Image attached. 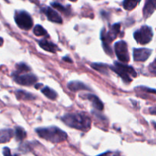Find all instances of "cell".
I'll use <instances>...</instances> for the list:
<instances>
[{
    "label": "cell",
    "instance_id": "obj_9",
    "mask_svg": "<svg viewBox=\"0 0 156 156\" xmlns=\"http://www.w3.org/2000/svg\"><path fill=\"white\" fill-rule=\"evenodd\" d=\"M152 50L147 48H134L133 59L136 62H145L152 54Z\"/></svg>",
    "mask_w": 156,
    "mask_h": 156
},
{
    "label": "cell",
    "instance_id": "obj_26",
    "mask_svg": "<svg viewBox=\"0 0 156 156\" xmlns=\"http://www.w3.org/2000/svg\"><path fill=\"white\" fill-rule=\"evenodd\" d=\"M62 59H63L64 61H66V62H73V60H72V59H70V58L67 57V56L63 57L62 58Z\"/></svg>",
    "mask_w": 156,
    "mask_h": 156
},
{
    "label": "cell",
    "instance_id": "obj_19",
    "mask_svg": "<svg viewBox=\"0 0 156 156\" xmlns=\"http://www.w3.org/2000/svg\"><path fill=\"white\" fill-rule=\"evenodd\" d=\"M141 0H123V6L126 10L131 11L133 10Z\"/></svg>",
    "mask_w": 156,
    "mask_h": 156
},
{
    "label": "cell",
    "instance_id": "obj_27",
    "mask_svg": "<svg viewBox=\"0 0 156 156\" xmlns=\"http://www.w3.org/2000/svg\"><path fill=\"white\" fill-rule=\"evenodd\" d=\"M2 44H3V39L2 37H0V47L2 46Z\"/></svg>",
    "mask_w": 156,
    "mask_h": 156
},
{
    "label": "cell",
    "instance_id": "obj_7",
    "mask_svg": "<svg viewBox=\"0 0 156 156\" xmlns=\"http://www.w3.org/2000/svg\"><path fill=\"white\" fill-rule=\"evenodd\" d=\"M114 51L120 62H129V51H128L127 44L124 41H120L114 44Z\"/></svg>",
    "mask_w": 156,
    "mask_h": 156
},
{
    "label": "cell",
    "instance_id": "obj_28",
    "mask_svg": "<svg viewBox=\"0 0 156 156\" xmlns=\"http://www.w3.org/2000/svg\"><path fill=\"white\" fill-rule=\"evenodd\" d=\"M69 1H71V2H76V1H77V0H69Z\"/></svg>",
    "mask_w": 156,
    "mask_h": 156
},
{
    "label": "cell",
    "instance_id": "obj_5",
    "mask_svg": "<svg viewBox=\"0 0 156 156\" xmlns=\"http://www.w3.org/2000/svg\"><path fill=\"white\" fill-rule=\"evenodd\" d=\"M133 37L138 44L145 45V44H149L152 41V37H153V31H152V27L145 25L134 32Z\"/></svg>",
    "mask_w": 156,
    "mask_h": 156
},
{
    "label": "cell",
    "instance_id": "obj_1",
    "mask_svg": "<svg viewBox=\"0 0 156 156\" xmlns=\"http://www.w3.org/2000/svg\"><path fill=\"white\" fill-rule=\"evenodd\" d=\"M62 120L69 127L85 132L91 128V119L84 114H66L62 117Z\"/></svg>",
    "mask_w": 156,
    "mask_h": 156
},
{
    "label": "cell",
    "instance_id": "obj_21",
    "mask_svg": "<svg viewBox=\"0 0 156 156\" xmlns=\"http://www.w3.org/2000/svg\"><path fill=\"white\" fill-rule=\"evenodd\" d=\"M16 67L17 71H15V73H27V72L30 71V68L27 65L26 63L24 62H21V63H18L15 66Z\"/></svg>",
    "mask_w": 156,
    "mask_h": 156
},
{
    "label": "cell",
    "instance_id": "obj_20",
    "mask_svg": "<svg viewBox=\"0 0 156 156\" xmlns=\"http://www.w3.org/2000/svg\"><path fill=\"white\" fill-rule=\"evenodd\" d=\"M15 135L16 137L17 141H22L27 136L26 131L21 126H15Z\"/></svg>",
    "mask_w": 156,
    "mask_h": 156
},
{
    "label": "cell",
    "instance_id": "obj_2",
    "mask_svg": "<svg viewBox=\"0 0 156 156\" xmlns=\"http://www.w3.org/2000/svg\"><path fill=\"white\" fill-rule=\"evenodd\" d=\"M36 133L41 138L53 143H62L67 139L66 133L55 126L37 128Z\"/></svg>",
    "mask_w": 156,
    "mask_h": 156
},
{
    "label": "cell",
    "instance_id": "obj_6",
    "mask_svg": "<svg viewBox=\"0 0 156 156\" xmlns=\"http://www.w3.org/2000/svg\"><path fill=\"white\" fill-rule=\"evenodd\" d=\"M15 21L17 25L23 30H30L33 27V20L30 15L25 11L15 12Z\"/></svg>",
    "mask_w": 156,
    "mask_h": 156
},
{
    "label": "cell",
    "instance_id": "obj_11",
    "mask_svg": "<svg viewBox=\"0 0 156 156\" xmlns=\"http://www.w3.org/2000/svg\"><path fill=\"white\" fill-rule=\"evenodd\" d=\"M40 47L42 49H44L46 51L50 52V53H56L59 50L57 46L54 44L53 43L50 42L47 39H42L39 41Z\"/></svg>",
    "mask_w": 156,
    "mask_h": 156
},
{
    "label": "cell",
    "instance_id": "obj_15",
    "mask_svg": "<svg viewBox=\"0 0 156 156\" xmlns=\"http://www.w3.org/2000/svg\"><path fill=\"white\" fill-rule=\"evenodd\" d=\"M14 132L11 129H2L0 130V143H8L13 137Z\"/></svg>",
    "mask_w": 156,
    "mask_h": 156
},
{
    "label": "cell",
    "instance_id": "obj_4",
    "mask_svg": "<svg viewBox=\"0 0 156 156\" xmlns=\"http://www.w3.org/2000/svg\"><path fill=\"white\" fill-rule=\"evenodd\" d=\"M109 68L111 70H113L114 73H117L123 79V82H126V83H129L132 81L131 77L136 78L138 76L133 67L125 65V64L117 62V61L114 62V66H109Z\"/></svg>",
    "mask_w": 156,
    "mask_h": 156
},
{
    "label": "cell",
    "instance_id": "obj_24",
    "mask_svg": "<svg viewBox=\"0 0 156 156\" xmlns=\"http://www.w3.org/2000/svg\"><path fill=\"white\" fill-rule=\"evenodd\" d=\"M149 69H150L151 72H152L154 75L155 74V71H156V69H155V60H154L152 62V63L151 64L150 66H149Z\"/></svg>",
    "mask_w": 156,
    "mask_h": 156
},
{
    "label": "cell",
    "instance_id": "obj_18",
    "mask_svg": "<svg viewBox=\"0 0 156 156\" xmlns=\"http://www.w3.org/2000/svg\"><path fill=\"white\" fill-rule=\"evenodd\" d=\"M91 68L97 70L99 73H102L104 75H108V66L107 64L105 63H92L91 65Z\"/></svg>",
    "mask_w": 156,
    "mask_h": 156
},
{
    "label": "cell",
    "instance_id": "obj_17",
    "mask_svg": "<svg viewBox=\"0 0 156 156\" xmlns=\"http://www.w3.org/2000/svg\"><path fill=\"white\" fill-rule=\"evenodd\" d=\"M41 92L50 100H56L57 98V93L53 89L50 88V87H44V88L41 89Z\"/></svg>",
    "mask_w": 156,
    "mask_h": 156
},
{
    "label": "cell",
    "instance_id": "obj_25",
    "mask_svg": "<svg viewBox=\"0 0 156 156\" xmlns=\"http://www.w3.org/2000/svg\"><path fill=\"white\" fill-rule=\"evenodd\" d=\"M2 153H3V155H11L10 150H9V148H7V147H5V148H4V149H3Z\"/></svg>",
    "mask_w": 156,
    "mask_h": 156
},
{
    "label": "cell",
    "instance_id": "obj_3",
    "mask_svg": "<svg viewBox=\"0 0 156 156\" xmlns=\"http://www.w3.org/2000/svg\"><path fill=\"white\" fill-rule=\"evenodd\" d=\"M120 33V24L117 23V24H113L109 30L106 31L105 29L101 31V39L102 41V46L106 52V53L109 54L110 56H112V49L110 47V44L117 37Z\"/></svg>",
    "mask_w": 156,
    "mask_h": 156
},
{
    "label": "cell",
    "instance_id": "obj_12",
    "mask_svg": "<svg viewBox=\"0 0 156 156\" xmlns=\"http://www.w3.org/2000/svg\"><path fill=\"white\" fill-rule=\"evenodd\" d=\"M69 89L72 91H88L90 90L89 87L87 86L85 83L82 82H79V81H73V82H69V84L67 85Z\"/></svg>",
    "mask_w": 156,
    "mask_h": 156
},
{
    "label": "cell",
    "instance_id": "obj_16",
    "mask_svg": "<svg viewBox=\"0 0 156 156\" xmlns=\"http://www.w3.org/2000/svg\"><path fill=\"white\" fill-rule=\"evenodd\" d=\"M16 98L18 100L23 101H32L35 99V97L33 94L23 90H18L16 91Z\"/></svg>",
    "mask_w": 156,
    "mask_h": 156
},
{
    "label": "cell",
    "instance_id": "obj_14",
    "mask_svg": "<svg viewBox=\"0 0 156 156\" xmlns=\"http://www.w3.org/2000/svg\"><path fill=\"white\" fill-rule=\"evenodd\" d=\"M85 95V98L88 99L91 101V105H93L95 109L98 110V111H102L104 109V104L102 103L101 101L98 98L96 95L91 94H84Z\"/></svg>",
    "mask_w": 156,
    "mask_h": 156
},
{
    "label": "cell",
    "instance_id": "obj_23",
    "mask_svg": "<svg viewBox=\"0 0 156 156\" xmlns=\"http://www.w3.org/2000/svg\"><path fill=\"white\" fill-rule=\"evenodd\" d=\"M51 5L53 6L54 9H57V10L60 11V12H62V13L67 14V11H68V10H67V9H66L64 6H62L61 4H59V3H56V2L51 3Z\"/></svg>",
    "mask_w": 156,
    "mask_h": 156
},
{
    "label": "cell",
    "instance_id": "obj_10",
    "mask_svg": "<svg viewBox=\"0 0 156 156\" xmlns=\"http://www.w3.org/2000/svg\"><path fill=\"white\" fill-rule=\"evenodd\" d=\"M42 12L45 14L49 21L57 24H62V18L53 9H51L50 7H45L42 9Z\"/></svg>",
    "mask_w": 156,
    "mask_h": 156
},
{
    "label": "cell",
    "instance_id": "obj_13",
    "mask_svg": "<svg viewBox=\"0 0 156 156\" xmlns=\"http://www.w3.org/2000/svg\"><path fill=\"white\" fill-rule=\"evenodd\" d=\"M155 4L156 0H146L143 8V16L145 18H148L153 14L155 10Z\"/></svg>",
    "mask_w": 156,
    "mask_h": 156
},
{
    "label": "cell",
    "instance_id": "obj_22",
    "mask_svg": "<svg viewBox=\"0 0 156 156\" xmlns=\"http://www.w3.org/2000/svg\"><path fill=\"white\" fill-rule=\"evenodd\" d=\"M34 34L36 36H46L47 35V31L40 24H37L33 30Z\"/></svg>",
    "mask_w": 156,
    "mask_h": 156
},
{
    "label": "cell",
    "instance_id": "obj_8",
    "mask_svg": "<svg viewBox=\"0 0 156 156\" xmlns=\"http://www.w3.org/2000/svg\"><path fill=\"white\" fill-rule=\"evenodd\" d=\"M14 79L18 84L24 86H30L34 85L37 82V78L36 76L30 73H26V74H18L14 73L12 74Z\"/></svg>",
    "mask_w": 156,
    "mask_h": 156
}]
</instances>
